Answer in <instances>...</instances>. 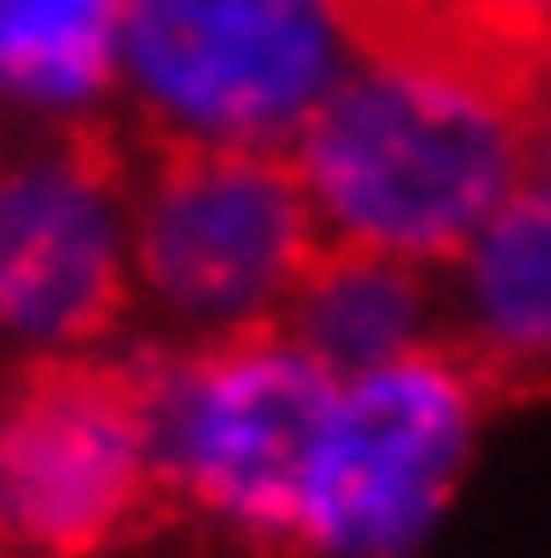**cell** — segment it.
Instances as JSON below:
<instances>
[{
  "label": "cell",
  "instance_id": "6da1fadb",
  "mask_svg": "<svg viewBox=\"0 0 551 558\" xmlns=\"http://www.w3.org/2000/svg\"><path fill=\"white\" fill-rule=\"evenodd\" d=\"M529 104L507 88L427 66L360 59L295 133V177L316 228L338 243L434 265L523 192Z\"/></svg>",
  "mask_w": 551,
  "mask_h": 558
},
{
  "label": "cell",
  "instance_id": "7a4b0ae2",
  "mask_svg": "<svg viewBox=\"0 0 551 558\" xmlns=\"http://www.w3.org/2000/svg\"><path fill=\"white\" fill-rule=\"evenodd\" d=\"M346 0H125L118 74L169 147H279L346 74Z\"/></svg>",
  "mask_w": 551,
  "mask_h": 558
},
{
  "label": "cell",
  "instance_id": "3957f363",
  "mask_svg": "<svg viewBox=\"0 0 551 558\" xmlns=\"http://www.w3.org/2000/svg\"><path fill=\"white\" fill-rule=\"evenodd\" d=\"M324 228L273 147H169L125 198V265L147 302L192 331L273 324Z\"/></svg>",
  "mask_w": 551,
  "mask_h": 558
},
{
  "label": "cell",
  "instance_id": "277c9868",
  "mask_svg": "<svg viewBox=\"0 0 551 558\" xmlns=\"http://www.w3.org/2000/svg\"><path fill=\"white\" fill-rule=\"evenodd\" d=\"M331 397L338 375L265 324L220 331L184 361H147L155 471L220 522L295 536Z\"/></svg>",
  "mask_w": 551,
  "mask_h": 558
},
{
  "label": "cell",
  "instance_id": "5b68a950",
  "mask_svg": "<svg viewBox=\"0 0 551 558\" xmlns=\"http://www.w3.org/2000/svg\"><path fill=\"white\" fill-rule=\"evenodd\" d=\"M147 361H37L0 390V544L96 558L155 500Z\"/></svg>",
  "mask_w": 551,
  "mask_h": 558
},
{
  "label": "cell",
  "instance_id": "8992f818",
  "mask_svg": "<svg viewBox=\"0 0 551 558\" xmlns=\"http://www.w3.org/2000/svg\"><path fill=\"white\" fill-rule=\"evenodd\" d=\"M470 426H478V375L464 353L412 345L383 367L338 375L295 536L338 558L412 551L464 471Z\"/></svg>",
  "mask_w": 551,
  "mask_h": 558
},
{
  "label": "cell",
  "instance_id": "52a82bcc",
  "mask_svg": "<svg viewBox=\"0 0 551 558\" xmlns=\"http://www.w3.org/2000/svg\"><path fill=\"white\" fill-rule=\"evenodd\" d=\"M125 155L67 133L0 169V338L74 353L125 316Z\"/></svg>",
  "mask_w": 551,
  "mask_h": 558
},
{
  "label": "cell",
  "instance_id": "ba28073f",
  "mask_svg": "<svg viewBox=\"0 0 551 558\" xmlns=\"http://www.w3.org/2000/svg\"><path fill=\"white\" fill-rule=\"evenodd\" d=\"M427 316H434V294L419 265L360 251V243H324L287 294V338L316 353L331 375H360L412 353Z\"/></svg>",
  "mask_w": 551,
  "mask_h": 558
},
{
  "label": "cell",
  "instance_id": "9c48e42d",
  "mask_svg": "<svg viewBox=\"0 0 551 558\" xmlns=\"http://www.w3.org/2000/svg\"><path fill=\"white\" fill-rule=\"evenodd\" d=\"M464 302L493 367L551 361V198L515 192L464 243Z\"/></svg>",
  "mask_w": 551,
  "mask_h": 558
},
{
  "label": "cell",
  "instance_id": "30bf717a",
  "mask_svg": "<svg viewBox=\"0 0 551 558\" xmlns=\"http://www.w3.org/2000/svg\"><path fill=\"white\" fill-rule=\"evenodd\" d=\"M125 0H0V96L23 111H88L118 82Z\"/></svg>",
  "mask_w": 551,
  "mask_h": 558
},
{
  "label": "cell",
  "instance_id": "8fae6325",
  "mask_svg": "<svg viewBox=\"0 0 551 558\" xmlns=\"http://www.w3.org/2000/svg\"><path fill=\"white\" fill-rule=\"evenodd\" d=\"M529 169H537V192L551 198V82L529 96Z\"/></svg>",
  "mask_w": 551,
  "mask_h": 558
}]
</instances>
